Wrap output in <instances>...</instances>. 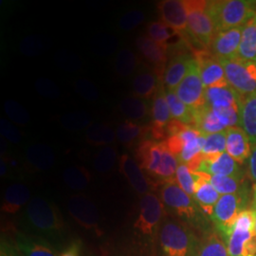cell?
<instances>
[{
  "label": "cell",
  "mask_w": 256,
  "mask_h": 256,
  "mask_svg": "<svg viewBox=\"0 0 256 256\" xmlns=\"http://www.w3.org/2000/svg\"><path fill=\"white\" fill-rule=\"evenodd\" d=\"M24 220L30 234L46 239L55 247L64 242V220L52 202L40 196L32 198L25 208Z\"/></svg>",
  "instance_id": "cell-1"
},
{
  "label": "cell",
  "mask_w": 256,
  "mask_h": 256,
  "mask_svg": "<svg viewBox=\"0 0 256 256\" xmlns=\"http://www.w3.org/2000/svg\"><path fill=\"white\" fill-rule=\"evenodd\" d=\"M160 198L180 221L192 229L203 234L210 228V220L202 212L191 196L184 192L176 182H164L160 190Z\"/></svg>",
  "instance_id": "cell-2"
},
{
  "label": "cell",
  "mask_w": 256,
  "mask_h": 256,
  "mask_svg": "<svg viewBox=\"0 0 256 256\" xmlns=\"http://www.w3.org/2000/svg\"><path fill=\"white\" fill-rule=\"evenodd\" d=\"M158 241L162 256H198L200 239L186 224L166 218Z\"/></svg>",
  "instance_id": "cell-3"
},
{
  "label": "cell",
  "mask_w": 256,
  "mask_h": 256,
  "mask_svg": "<svg viewBox=\"0 0 256 256\" xmlns=\"http://www.w3.org/2000/svg\"><path fill=\"white\" fill-rule=\"evenodd\" d=\"M209 14L216 32L243 27L256 16V2L247 0L207 1Z\"/></svg>",
  "instance_id": "cell-4"
},
{
  "label": "cell",
  "mask_w": 256,
  "mask_h": 256,
  "mask_svg": "<svg viewBox=\"0 0 256 256\" xmlns=\"http://www.w3.org/2000/svg\"><path fill=\"white\" fill-rule=\"evenodd\" d=\"M165 206L155 194L142 196L138 204V214L134 222L135 234L146 245H154L164 220Z\"/></svg>",
  "instance_id": "cell-5"
},
{
  "label": "cell",
  "mask_w": 256,
  "mask_h": 256,
  "mask_svg": "<svg viewBox=\"0 0 256 256\" xmlns=\"http://www.w3.org/2000/svg\"><path fill=\"white\" fill-rule=\"evenodd\" d=\"M206 5L207 1H186L188 10L187 30L182 38L188 46L196 44L200 48L207 50L218 34L206 10Z\"/></svg>",
  "instance_id": "cell-6"
},
{
  "label": "cell",
  "mask_w": 256,
  "mask_h": 256,
  "mask_svg": "<svg viewBox=\"0 0 256 256\" xmlns=\"http://www.w3.org/2000/svg\"><path fill=\"white\" fill-rule=\"evenodd\" d=\"M248 192L220 196L210 221L227 242L232 228L242 210H246Z\"/></svg>",
  "instance_id": "cell-7"
},
{
  "label": "cell",
  "mask_w": 256,
  "mask_h": 256,
  "mask_svg": "<svg viewBox=\"0 0 256 256\" xmlns=\"http://www.w3.org/2000/svg\"><path fill=\"white\" fill-rule=\"evenodd\" d=\"M230 88L244 98L256 92V62L230 59L220 60Z\"/></svg>",
  "instance_id": "cell-8"
},
{
  "label": "cell",
  "mask_w": 256,
  "mask_h": 256,
  "mask_svg": "<svg viewBox=\"0 0 256 256\" xmlns=\"http://www.w3.org/2000/svg\"><path fill=\"white\" fill-rule=\"evenodd\" d=\"M205 90L200 78L198 64L194 59L190 66L188 74L174 92L188 108L196 110L206 104Z\"/></svg>",
  "instance_id": "cell-9"
},
{
  "label": "cell",
  "mask_w": 256,
  "mask_h": 256,
  "mask_svg": "<svg viewBox=\"0 0 256 256\" xmlns=\"http://www.w3.org/2000/svg\"><path fill=\"white\" fill-rule=\"evenodd\" d=\"M254 234V212L252 209L242 210L236 220L227 239L230 256H242L248 242Z\"/></svg>",
  "instance_id": "cell-10"
},
{
  "label": "cell",
  "mask_w": 256,
  "mask_h": 256,
  "mask_svg": "<svg viewBox=\"0 0 256 256\" xmlns=\"http://www.w3.org/2000/svg\"><path fill=\"white\" fill-rule=\"evenodd\" d=\"M194 57L198 64L200 78L205 88L229 86L220 60L210 54L208 50L194 52Z\"/></svg>",
  "instance_id": "cell-11"
},
{
  "label": "cell",
  "mask_w": 256,
  "mask_h": 256,
  "mask_svg": "<svg viewBox=\"0 0 256 256\" xmlns=\"http://www.w3.org/2000/svg\"><path fill=\"white\" fill-rule=\"evenodd\" d=\"M158 10L162 21L171 28L176 34L182 36L186 34L188 22L186 1L164 0L158 2Z\"/></svg>",
  "instance_id": "cell-12"
},
{
  "label": "cell",
  "mask_w": 256,
  "mask_h": 256,
  "mask_svg": "<svg viewBox=\"0 0 256 256\" xmlns=\"http://www.w3.org/2000/svg\"><path fill=\"white\" fill-rule=\"evenodd\" d=\"M68 210L74 220L88 230H95L99 223V212L96 205L86 196L76 194L68 202Z\"/></svg>",
  "instance_id": "cell-13"
},
{
  "label": "cell",
  "mask_w": 256,
  "mask_h": 256,
  "mask_svg": "<svg viewBox=\"0 0 256 256\" xmlns=\"http://www.w3.org/2000/svg\"><path fill=\"white\" fill-rule=\"evenodd\" d=\"M242 30L243 27H239L218 32L210 46L212 54L218 60L238 58Z\"/></svg>",
  "instance_id": "cell-14"
},
{
  "label": "cell",
  "mask_w": 256,
  "mask_h": 256,
  "mask_svg": "<svg viewBox=\"0 0 256 256\" xmlns=\"http://www.w3.org/2000/svg\"><path fill=\"white\" fill-rule=\"evenodd\" d=\"M194 60V57L185 52L173 54L169 63L165 68L162 77V84L166 90L174 92L178 84L182 82L186 74H188Z\"/></svg>",
  "instance_id": "cell-15"
},
{
  "label": "cell",
  "mask_w": 256,
  "mask_h": 256,
  "mask_svg": "<svg viewBox=\"0 0 256 256\" xmlns=\"http://www.w3.org/2000/svg\"><path fill=\"white\" fill-rule=\"evenodd\" d=\"M202 156L203 160L198 172L212 176H243L238 162L227 152L216 155Z\"/></svg>",
  "instance_id": "cell-16"
},
{
  "label": "cell",
  "mask_w": 256,
  "mask_h": 256,
  "mask_svg": "<svg viewBox=\"0 0 256 256\" xmlns=\"http://www.w3.org/2000/svg\"><path fill=\"white\" fill-rule=\"evenodd\" d=\"M14 245L22 256H60L56 247L50 242L28 232H18Z\"/></svg>",
  "instance_id": "cell-17"
},
{
  "label": "cell",
  "mask_w": 256,
  "mask_h": 256,
  "mask_svg": "<svg viewBox=\"0 0 256 256\" xmlns=\"http://www.w3.org/2000/svg\"><path fill=\"white\" fill-rule=\"evenodd\" d=\"M164 150V142H158L151 140H142L138 147L136 152L138 164L142 170L153 178H156L162 164Z\"/></svg>",
  "instance_id": "cell-18"
},
{
  "label": "cell",
  "mask_w": 256,
  "mask_h": 256,
  "mask_svg": "<svg viewBox=\"0 0 256 256\" xmlns=\"http://www.w3.org/2000/svg\"><path fill=\"white\" fill-rule=\"evenodd\" d=\"M136 48L147 62L154 66V70L162 79L167 66V50L146 36L138 37Z\"/></svg>",
  "instance_id": "cell-19"
},
{
  "label": "cell",
  "mask_w": 256,
  "mask_h": 256,
  "mask_svg": "<svg viewBox=\"0 0 256 256\" xmlns=\"http://www.w3.org/2000/svg\"><path fill=\"white\" fill-rule=\"evenodd\" d=\"M120 171L137 194L144 196L149 192L150 184L137 160L128 154L122 156L120 158Z\"/></svg>",
  "instance_id": "cell-20"
},
{
  "label": "cell",
  "mask_w": 256,
  "mask_h": 256,
  "mask_svg": "<svg viewBox=\"0 0 256 256\" xmlns=\"http://www.w3.org/2000/svg\"><path fill=\"white\" fill-rule=\"evenodd\" d=\"M227 142L226 150L238 164H244L250 158L252 152V144L245 131L241 128L234 126L226 130Z\"/></svg>",
  "instance_id": "cell-21"
},
{
  "label": "cell",
  "mask_w": 256,
  "mask_h": 256,
  "mask_svg": "<svg viewBox=\"0 0 256 256\" xmlns=\"http://www.w3.org/2000/svg\"><path fill=\"white\" fill-rule=\"evenodd\" d=\"M196 174L198 176V180L194 200L198 203L204 214L210 220L214 206L220 200V194L206 180L205 173L196 172Z\"/></svg>",
  "instance_id": "cell-22"
},
{
  "label": "cell",
  "mask_w": 256,
  "mask_h": 256,
  "mask_svg": "<svg viewBox=\"0 0 256 256\" xmlns=\"http://www.w3.org/2000/svg\"><path fill=\"white\" fill-rule=\"evenodd\" d=\"M162 84V79L155 70H144L135 75L132 88L136 97L146 100L154 97Z\"/></svg>",
  "instance_id": "cell-23"
},
{
  "label": "cell",
  "mask_w": 256,
  "mask_h": 256,
  "mask_svg": "<svg viewBox=\"0 0 256 256\" xmlns=\"http://www.w3.org/2000/svg\"><path fill=\"white\" fill-rule=\"evenodd\" d=\"M30 202V192L26 185L14 183L7 187L4 192L1 209L9 214H14Z\"/></svg>",
  "instance_id": "cell-24"
},
{
  "label": "cell",
  "mask_w": 256,
  "mask_h": 256,
  "mask_svg": "<svg viewBox=\"0 0 256 256\" xmlns=\"http://www.w3.org/2000/svg\"><path fill=\"white\" fill-rule=\"evenodd\" d=\"M239 126L247 134L252 144H256V92L242 98Z\"/></svg>",
  "instance_id": "cell-25"
},
{
  "label": "cell",
  "mask_w": 256,
  "mask_h": 256,
  "mask_svg": "<svg viewBox=\"0 0 256 256\" xmlns=\"http://www.w3.org/2000/svg\"><path fill=\"white\" fill-rule=\"evenodd\" d=\"M26 160L34 170L46 171L54 164V152L46 144H34L28 147Z\"/></svg>",
  "instance_id": "cell-26"
},
{
  "label": "cell",
  "mask_w": 256,
  "mask_h": 256,
  "mask_svg": "<svg viewBox=\"0 0 256 256\" xmlns=\"http://www.w3.org/2000/svg\"><path fill=\"white\" fill-rule=\"evenodd\" d=\"M198 256H230L226 240L216 229H210L203 234Z\"/></svg>",
  "instance_id": "cell-27"
},
{
  "label": "cell",
  "mask_w": 256,
  "mask_h": 256,
  "mask_svg": "<svg viewBox=\"0 0 256 256\" xmlns=\"http://www.w3.org/2000/svg\"><path fill=\"white\" fill-rule=\"evenodd\" d=\"M206 106L210 108L240 106L242 97L230 86L209 88L205 90Z\"/></svg>",
  "instance_id": "cell-28"
},
{
  "label": "cell",
  "mask_w": 256,
  "mask_h": 256,
  "mask_svg": "<svg viewBox=\"0 0 256 256\" xmlns=\"http://www.w3.org/2000/svg\"><path fill=\"white\" fill-rule=\"evenodd\" d=\"M238 59L245 62H256V16L243 26Z\"/></svg>",
  "instance_id": "cell-29"
},
{
  "label": "cell",
  "mask_w": 256,
  "mask_h": 256,
  "mask_svg": "<svg viewBox=\"0 0 256 256\" xmlns=\"http://www.w3.org/2000/svg\"><path fill=\"white\" fill-rule=\"evenodd\" d=\"M205 176L220 196L248 192L247 183L243 176H212L206 173Z\"/></svg>",
  "instance_id": "cell-30"
},
{
  "label": "cell",
  "mask_w": 256,
  "mask_h": 256,
  "mask_svg": "<svg viewBox=\"0 0 256 256\" xmlns=\"http://www.w3.org/2000/svg\"><path fill=\"white\" fill-rule=\"evenodd\" d=\"M151 126L156 128L166 129L167 124L172 120V115L166 100V93L164 84L160 88L158 92H156V94L153 98V102L151 106Z\"/></svg>",
  "instance_id": "cell-31"
},
{
  "label": "cell",
  "mask_w": 256,
  "mask_h": 256,
  "mask_svg": "<svg viewBox=\"0 0 256 256\" xmlns=\"http://www.w3.org/2000/svg\"><path fill=\"white\" fill-rule=\"evenodd\" d=\"M166 100L168 102L172 118L182 122L184 124L194 128V110L188 108L184 102L178 99L174 92L166 90Z\"/></svg>",
  "instance_id": "cell-32"
},
{
  "label": "cell",
  "mask_w": 256,
  "mask_h": 256,
  "mask_svg": "<svg viewBox=\"0 0 256 256\" xmlns=\"http://www.w3.org/2000/svg\"><path fill=\"white\" fill-rule=\"evenodd\" d=\"M116 138V132L104 124H93L86 131V142L95 146H108Z\"/></svg>",
  "instance_id": "cell-33"
},
{
  "label": "cell",
  "mask_w": 256,
  "mask_h": 256,
  "mask_svg": "<svg viewBox=\"0 0 256 256\" xmlns=\"http://www.w3.org/2000/svg\"><path fill=\"white\" fill-rule=\"evenodd\" d=\"M66 185L75 191H82L88 188L92 180V174L82 166H70L63 172Z\"/></svg>",
  "instance_id": "cell-34"
},
{
  "label": "cell",
  "mask_w": 256,
  "mask_h": 256,
  "mask_svg": "<svg viewBox=\"0 0 256 256\" xmlns=\"http://www.w3.org/2000/svg\"><path fill=\"white\" fill-rule=\"evenodd\" d=\"M120 111L131 120L144 119L149 112L146 101L136 96H129L120 102Z\"/></svg>",
  "instance_id": "cell-35"
},
{
  "label": "cell",
  "mask_w": 256,
  "mask_h": 256,
  "mask_svg": "<svg viewBox=\"0 0 256 256\" xmlns=\"http://www.w3.org/2000/svg\"><path fill=\"white\" fill-rule=\"evenodd\" d=\"M146 134H149V128L140 126L131 120H126L120 124L116 129V137L120 142L124 144H132L135 140Z\"/></svg>",
  "instance_id": "cell-36"
},
{
  "label": "cell",
  "mask_w": 256,
  "mask_h": 256,
  "mask_svg": "<svg viewBox=\"0 0 256 256\" xmlns=\"http://www.w3.org/2000/svg\"><path fill=\"white\" fill-rule=\"evenodd\" d=\"M117 162V151L114 147L102 146L93 158V167L98 173H108Z\"/></svg>",
  "instance_id": "cell-37"
},
{
  "label": "cell",
  "mask_w": 256,
  "mask_h": 256,
  "mask_svg": "<svg viewBox=\"0 0 256 256\" xmlns=\"http://www.w3.org/2000/svg\"><path fill=\"white\" fill-rule=\"evenodd\" d=\"M62 126L72 132H79L92 126V118L88 113L82 110L68 112L60 119Z\"/></svg>",
  "instance_id": "cell-38"
},
{
  "label": "cell",
  "mask_w": 256,
  "mask_h": 256,
  "mask_svg": "<svg viewBox=\"0 0 256 256\" xmlns=\"http://www.w3.org/2000/svg\"><path fill=\"white\" fill-rule=\"evenodd\" d=\"M115 72L120 77H128L135 72L138 66L136 54L128 48L120 50L115 59Z\"/></svg>",
  "instance_id": "cell-39"
},
{
  "label": "cell",
  "mask_w": 256,
  "mask_h": 256,
  "mask_svg": "<svg viewBox=\"0 0 256 256\" xmlns=\"http://www.w3.org/2000/svg\"><path fill=\"white\" fill-rule=\"evenodd\" d=\"M118 46V39L108 34H97L93 37L90 42L92 52L102 57L113 54L117 50Z\"/></svg>",
  "instance_id": "cell-40"
},
{
  "label": "cell",
  "mask_w": 256,
  "mask_h": 256,
  "mask_svg": "<svg viewBox=\"0 0 256 256\" xmlns=\"http://www.w3.org/2000/svg\"><path fill=\"white\" fill-rule=\"evenodd\" d=\"M178 165V160L176 156L168 151L164 146L162 152V164L156 176V180H162L164 182H176V173Z\"/></svg>",
  "instance_id": "cell-41"
},
{
  "label": "cell",
  "mask_w": 256,
  "mask_h": 256,
  "mask_svg": "<svg viewBox=\"0 0 256 256\" xmlns=\"http://www.w3.org/2000/svg\"><path fill=\"white\" fill-rule=\"evenodd\" d=\"M196 180L198 176L196 172H192L185 164L178 162L176 173V182L192 198L196 189Z\"/></svg>",
  "instance_id": "cell-42"
},
{
  "label": "cell",
  "mask_w": 256,
  "mask_h": 256,
  "mask_svg": "<svg viewBox=\"0 0 256 256\" xmlns=\"http://www.w3.org/2000/svg\"><path fill=\"white\" fill-rule=\"evenodd\" d=\"M173 32L176 34L171 28L168 27L162 20L151 22L147 27L148 36L166 50H168L169 40L172 38Z\"/></svg>",
  "instance_id": "cell-43"
},
{
  "label": "cell",
  "mask_w": 256,
  "mask_h": 256,
  "mask_svg": "<svg viewBox=\"0 0 256 256\" xmlns=\"http://www.w3.org/2000/svg\"><path fill=\"white\" fill-rule=\"evenodd\" d=\"M227 133L222 131L205 136V144L202 149V154L204 156L216 155L224 153L226 150Z\"/></svg>",
  "instance_id": "cell-44"
},
{
  "label": "cell",
  "mask_w": 256,
  "mask_h": 256,
  "mask_svg": "<svg viewBox=\"0 0 256 256\" xmlns=\"http://www.w3.org/2000/svg\"><path fill=\"white\" fill-rule=\"evenodd\" d=\"M205 144V136L202 135L200 137L187 140L183 144L182 151L178 156V160L180 164H187L194 158L200 155Z\"/></svg>",
  "instance_id": "cell-45"
},
{
  "label": "cell",
  "mask_w": 256,
  "mask_h": 256,
  "mask_svg": "<svg viewBox=\"0 0 256 256\" xmlns=\"http://www.w3.org/2000/svg\"><path fill=\"white\" fill-rule=\"evenodd\" d=\"M19 50L22 54L27 57H36L46 50V44L42 37L38 36H28L19 44Z\"/></svg>",
  "instance_id": "cell-46"
},
{
  "label": "cell",
  "mask_w": 256,
  "mask_h": 256,
  "mask_svg": "<svg viewBox=\"0 0 256 256\" xmlns=\"http://www.w3.org/2000/svg\"><path fill=\"white\" fill-rule=\"evenodd\" d=\"M4 111L10 120L18 126H27L30 120L27 110L14 100L6 101L4 104Z\"/></svg>",
  "instance_id": "cell-47"
},
{
  "label": "cell",
  "mask_w": 256,
  "mask_h": 256,
  "mask_svg": "<svg viewBox=\"0 0 256 256\" xmlns=\"http://www.w3.org/2000/svg\"><path fill=\"white\" fill-rule=\"evenodd\" d=\"M56 64L66 72H76L82 66L80 58L68 52H60L55 56Z\"/></svg>",
  "instance_id": "cell-48"
},
{
  "label": "cell",
  "mask_w": 256,
  "mask_h": 256,
  "mask_svg": "<svg viewBox=\"0 0 256 256\" xmlns=\"http://www.w3.org/2000/svg\"><path fill=\"white\" fill-rule=\"evenodd\" d=\"M37 93L46 99H57L60 96V90L52 80L48 78H38L34 82Z\"/></svg>",
  "instance_id": "cell-49"
},
{
  "label": "cell",
  "mask_w": 256,
  "mask_h": 256,
  "mask_svg": "<svg viewBox=\"0 0 256 256\" xmlns=\"http://www.w3.org/2000/svg\"><path fill=\"white\" fill-rule=\"evenodd\" d=\"M74 88L84 100L95 102L99 98V92L93 82L88 79H78L74 82Z\"/></svg>",
  "instance_id": "cell-50"
},
{
  "label": "cell",
  "mask_w": 256,
  "mask_h": 256,
  "mask_svg": "<svg viewBox=\"0 0 256 256\" xmlns=\"http://www.w3.org/2000/svg\"><path fill=\"white\" fill-rule=\"evenodd\" d=\"M146 19L144 14L142 10H130L124 14L122 18L120 19L119 27L120 30L129 32L134 28H136L138 26H140Z\"/></svg>",
  "instance_id": "cell-51"
},
{
  "label": "cell",
  "mask_w": 256,
  "mask_h": 256,
  "mask_svg": "<svg viewBox=\"0 0 256 256\" xmlns=\"http://www.w3.org/2000/svg\"><path fill=\"white\" fill-rule=\"evenodd\" d=\"M1 135L12 144H18L21 142V134L18 129L12 126L8 120H0Z\"/></svg>",
  "instance_id": "cell-52"
},
{
  "label": "cell",
  "mask_w": 256,
  "mask_h": 256,
  "mask_svg": "<svg viewBox=\"0 0 256 256\" xmlns=\"http://www.w3.org/2000/svg\"><path fill=\"white\" fill-rule=\"evenodd\" d=\"M190 126L184 124L182 122L176 120H172L166 126V134L167 138L172 137V136H178L183 131H185Z\"/></svg>",
  "instance_id": "cell-53"
},
{
  "label": "cell",
  "mask_w": 256,
  "mask_h": 256,
  "mask_svg": "<svg viewBox=\"0 0 256 256\" xmlns=\"http://www.w3.org/2000/svg\"><path fill=\"white\" fill-rule=\"evenodd\" d=\"M0 256H22L16 245H12L6 240H1Z\"/></svg>",
  "instance_id": "cell-54"
},
{
  "label": "cell",
  "mask_w": 256,
  "mask_h": 256,
  "mask_svg": "<svg viewBox=\"0 0 256 256\" xmlns=\"http://www.w3.org/2000/svg\"><path fill=\"white\" fill-rule=\"evenodd\" d=\"M248 176L256 185V144H252V152L248 158Z\"/></svg>",
  "instance_id": "cell-55"
},
{
  "label": "cell",
  "mask_w": 256,
  "mask_h": 256,
  "mask_svg": "<svg viewBox=\"0 0 256 256\" xmlns=\"http://www.w3.org/2000/svg\"><path fill=\"white\" fill-rule=\"evenodd\" d=\"M80 242L72 241L68 246L64 248L59 256H80Z\"/></svg>",
  "instance_id": "cell-56"
},
{
  "label": "cell",
  "mask_w": 256,
  "mask_h": 256,
  "mask_svg": "<svg viewBox=\"0 0 256 256\" xmlns=\"http://www.w3.org/2000/svg\"><path fill=\"white\" fill-rule=\"evenodd\" d=\"M252 207H256V185L254 188V194H252Z\"/></svg>",
  "instance_id": "cell-57"
},
{
  "label": "cell",
  "mask_w": 256,
  "mask_h": 256,
  "mask_svg": "<svg viewBox=\"0 0 256 256\" xmlns=\"http://www.w3.org/2000/svg\"><path fill=\"white\" fill-rule=\"evenodd\" d=\"M252 210L254 212V232L256 234V207L252 206Z\"/></svg>",
  "instance_id": "cell-58"
}]
</instances>
